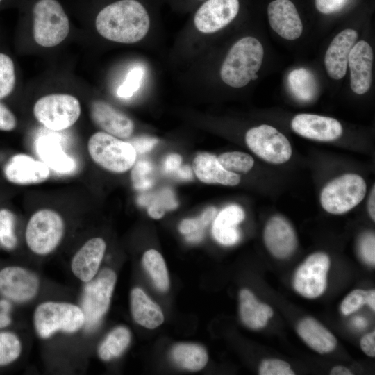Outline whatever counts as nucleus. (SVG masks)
<instances>
[{
    "instance_id": "1",
    "label": "nucleus",
    "mask_w": 375,
    "mask_h": 375,
    "mask_svg": "<svg viewBox=\"0 0 375 375\" xmlns=\"http://www.w3.org/2000/svg\"><path fill=\"white\" fill-rule=\"evenodd\" d=\"M95 26L97 32L108 40L131 44L145 37L150 27V19L140 1L119 0L100 10Z\"/></svg>"
},
{
    "instance_id": "2",
    "label": "nucleus",
    "mask_w": 375,
    "mask_h": 375,
    "mask_svg": "<svg viewBox=\"0 0 375 375\" xmlns=\"http://www.w3.org/2000/svg\"><path fill=\"white\" fill-rule=\"evenodd\" d=\"M263 56L262 45L256 38H241L233 45L222 63V80L233 88L245 86L259 70Z\"/></svg>"
},
{
    "instance_id": "3",
    "label": "nucleus",
    "mask_w": 375,
    "mask_h": 375,
    "mask_svg": "<svg viewBox=\"0 0 375 375\" xmlns=\"http://www.w3.org/2000/svg\"><path fill=\"white\" fill-rule=\"evenodd\" d=\"M33 38L44 47L61 43L69 32V22L62 6L57 0H38L33 9Z\"/></svg>"
},
{
    "instance_id": "4",
    "label": "nucleus",
    "mask_w": 375,
    "mask_h": 375,
    "mask_svg": "<svg viewBox=\"0 0 375 375\" xmlns=\"http://www.w3.org/2000/svg\"><path fill=\"white\" fill-rule=\"evenodd\" d=\"M88 149L94 162L115 173L128 171L136 159V151L129 142L106 132L93 134L88 140Z\"/></svg>"
},
{
    "instance_id": "5",
    "label": "nucleus",
    "mask_w": 375,
    "mask_h": 375,
    "mask_svg": "<svg viewBox=\"0 0 375 375\" xmlns=\"http://www.w3.org/2000/svg\"><path fill=\"white\" fill-rule=\"evenodd\" d=\"M84 313L78 306L65 302L47 301L40 304L34 312V325L42 338L58 331L74 333L85 324Z\"/></svg>"
},
{
    "instance_id": "6",
    "label": "nucleus",
    "mask_w": 375,
    "mask_h": 375,
    "mask_svg": "<svg viewBox=\"0 0 375 375\" xmlns=\"http://www.w3.org/2000/svg\"><path fill=\"white\" fill-rule=\"evenodd\" d=\"M367 185L362 176L346 174L328 183L320 197L323 208L329 213H344L359 204L366 194Z\"/></svg>"
},
{
    "instance_id": "7",
    "label": "nucleus",
    "mask_w": 375,
    "mask_h": 375,
    "mask_svg": "<svg viewBox=\"0 0 375 375\" xmlns=\"http://www.w3.org/2000/svg\"><path fill=\"white\" fill-rule=\"evenodd\" d=\"M81 109L79 101L67 94H51L39 99L33 113L38 121L52 131H62L74 125Z\"/></svg>"
},
{
    "instance_id": "8",
    "label": "nucleus",
    "mask_w": 375,
    "mask_h": 375,
    "mask_svg": "<svg viewBox=\"0 0 375 375\" xmlns=\"http://www.w3.org/2000/svg\"><path fill=\"white\" fill-rule=\"evenodd\" d=\"M65 230L61 216L51 209H42L30 218L25 233L28 248L35 253L45 255L60 243Z\"/></svg>"
},
{
    "instance_id": "9",
    "label": "nucleus",
    "mask_w": 375,
    "mask_h": 375,
    "mask_svg": "<svg viewBox=\"0 0 375 375\" xmlns=\"http://www.w3.org/2000/svg\"><path fill=\"white\" fill-rule=\"evenodd\" d=\"M117 281L115 272L104 268L97 276L87 282L81 302L84 313V325L88 329L94 328L107 312Z\"/></svg>"
},
{
    "instance_id": "10",
    "label": "nucleus",
    "mask_w": 375,
    "mask_h": 375,
    "mask_svg": "<svg viewBox=\"0 0 375 375\" xmlns=\"http://www.w3.org/2000/svg\"><path fill=\"white\" fill-rule=\"evenodd\" d=\"M245 140L254 153L271 163H284L292 156V147L288 138L269 125L262 124L249 129Z\"/></svg>"
},
{
    "instance_id": "11",
    "label": "nucleus",
    "mask_w": 375,
    "mask_h": 375,
    "mask_svg": "<svg viewBox=\"0 0 375 375\" xmlns=\"http://www.w3.org/2000/svg\"><path fill=\"white\" fill-rule=\"evenodd\" d=\"M329 266L330 260L326 253L318 252L310 255L295 272L294 290L308 299L322 295L327 286Z\"/></svg>"
},
{
    "instance_id": "12",
    "label": "nucleus",
    "mask_w": 375,
    "mask_h": 375,
    "mask_svg": "<svg viewBox=\"0 0 375 375\" xmlns=\"http://www.w3.org/2000/svg\"><path fill=\"white\" fill-rule=\"evenodd\" d=\"M39 285L38 276L25 268L9 266L0 270V294L8 301H28L37 294Z\"/></svg>"
},
{
    "instance_id": "13",
    "label": "nucleus",
    "mask_w": 375,
    "mask_h": 375,
    "mask_svg": "<svg viewBox=\"0 0 375 375\" xmlns=\"http://www.w3.org/2000/svg\"><path fill=\"white\" fill-rule=\"evenodd\" d=\"M239 7V0H208L197 10L194 26L203 33L217 32L234 19Z\"/></svg>"
},
{
    "instance_id": "14",
    "label": "nucleus",
    "mask_w": 375,
    "mask_h": 375,
    "mask_svg": "<svg viewBox=\"0 0 375 375\" xmlns=\"http://www.w3.org/2000/svg\"><path fill=\"white\" fill-rule=\"evenodd\" d=\"M6 178L17 185L42 183L50 175L49 166L30 156L18 153L12 156L3 167Z\"/></svg>"
},
{
    "instance_id": "15",
    "label": "nucleus",
    "mask_w": 375,
    "mask_h": 375,
    "mask_svg": "<svg viewBox=\"0 0 375 375\" xmlns=\"http://www.w3.org/2000/svg\"><path fill=\"white\" fill-rule=\"evenodd\" d=\"M291 126L299 135L319 141H332L342 133V127L335 119L314 114H299Z\"/></svg>"
},
{
    "instance_id": "16",
    "label": "nucleus",
    "mask_w": 375,
    "mask_h": 375,
    "mask_svg": "<svg viewBox=\"0 0 375 375\" xmlns=\"http://www.w3.org/2000/svg\"><path fill=\"white\" fill-rule=\"evenodd\" d=\"M373 52L365 40L356 43L351 48L348 64L350 69L351 90L358 94L367 92L372 83Z\"/></svg>"
},
{
    "instance_id": "17",
    "label": "nucleus",
    "mask_w": 375,
    "mask_h": 375,
    "mask_svg": "<svg viewBox=\"0 0 375 375\" xmlns=\"http://www.w3.org/2000/svg\"><path fill=\"white\" fill-rule=\"evenodd\" d=\"M272 28L281 37L294 40L300 37L303 25L296 7L290 0H275L267 8Z\"/></svg>"
},
{
    "instance_id": "18",
    "label": "nucleus",
    "mask_w": 375,
    "mask_h": 375,
    "mask_svg": "<svg viewBox=\"0 0 375 375\" xmlns=\"http://www.w3.org/2000/svg\"><path fill=\"white\" fill-rule=\"evenodd\" d=\"M90 115L99 127L116 138H128L133 132V121L103 101L97 100L92 102Z\"/></svg>"
},
{
    "instance_id": "19",
    "label": "nucleus",
    "mask_w": 375,
    "mask_h": 375,
    "mask_svg": "<svg viewBox=\"0 0 375 375\" xmlns=\"http://www.w3.org/2000/svg\"><path fill=\"white\" fill-rule=\"evenodd\" d=\"M265 245L278 258L291 255L297 246V238L290 224L283 217L274 216L266 224L264 231Z\"/></svg>"
},
{
    "instance_id": "20",
    "label": "nucleus",
    "mask_w": 375,
    "mask_h": 375,
    "mask_svg": "<svg viewBox=\"0 0 375 375\" xmlns=\"http://www.w3.org/2000/svg\"><path fill=\"white\" fill-rule=\"evenodd\" d=\"M357 38L356 31L347 28L338 33L332 40L324 58L326 72L331 78L339 80L344 76L349 53Z\"/></svg>"
},
{
    "instance_id": "21",
    "label": "nucleus",
    "mask_w": 375,
    "mask_h": 375,
    "mask_svg": "<svg viewBox=\"0 0 375 375\" xmlns=\"http://www.w3.org/2000/svg\"><path fill=\"white\" fill-rule=\"evenodd\" d=\"M106 248V242L101 238H94L87 241L72 260L73 274L84 283L92 280L97 275Z\"/></svg>"
},
{
    "instance_id": "22",
    "label": "nucleus",
    "mask_w": 375,
    "mask_h": 375,
    "mask_svg": "<svg viewBox=\"0 0 375 375\" xmlns=\"http://www.w3.org/2000/svg\"><path fill=\"white\" fill-rule=\"evenodd\" d=\"M193 169L197 177L205 183L233 186L240 182L238 174L225 170L211 153H199L194 159Z\"/></svg>"
},
{
    "instance_id": "23",
    "label": "nucleus",
    "mask_w": 375,
    "mask_h": 375,
    "mask_svg": "<svg viewBox=\"0 0 375 375\" xmlns=\"http://www.w3.org/2000/svg\"><path fill=\"white\" fill-rule=\"evenodd\" d=\"M245 217L243 209L237 205H231L216 216L212 224V235L221 244L231 246L240 239V232L238 225Z\"/></svg>"
},
{
    "instance_id": "24",
    "label": "nucleus",
    "mask_w": 375,
    "mask_h": 375,
    "mask_svg": "<svg viewBox=\"0 0 375 375\" xmlns=\"http://www.w3.org/2000/svg\"><path fill=\"white\" fill-rule=\"evenodd\" d=\"M131 309L135 322L145 328H155L164 321L160 306L140 288H135L131 291Z\"/></svg>"
},
{
    "instance_id": "25",
    "label": "nucleus",
    "mask_w": 375,
    "mask_h": 375,
    "mask_svg": "<svg viewBox=\"0 0 375 375\" xmlns=\"http://www.w3.org/2000/svg\"><path fill=\"white\" fill-rule=\"evenodd\" d=\"M297 332L310 348L321 354L332 351L337 345L335 336L312 318L302 319L297 326Z\"/></svg>"
},
{
    "instance_id": "26",
    "label": "nucleus",
    "mask_w": 375,
    "mask_h": 375,
    "mask_svg": "<svg viewBox=\"0 0 375 375\" xmlns=\"http://www.w3.org/2000/svg\"><path fill=\"white\" fill-rule=\"evenodd\" d=\"M240 315L242 322L249 328L258 329L267 324L273 315L271 307L258 301L254 294L247 289L240 292Z\"/></svg>"
},
{
    "instance_id": "27",
    "label": "nucleus",
    "mask_w": 375,
    "mask_h": 375,
    "mask_svg": "<svg viewBox=\"0 0 375 375\" xmlns=\"http://www.w3.org/2000/svg\"><path fill=\"white\" fill-rule=\"evenodd\" d=\"M171 356L178 366L193 372L201 370L208 362L206 349L195 344H177L172 347Z\"/></svg>"
},
{
    "instance_id": "28",
    "label": "nucleus",
    "mask_w": 375,
    "mask_h": 375,
    "mask_svg": "<svg viewBox=\"0 0 375 375\" xmlns=\"http://www.w3.org/2000/svg\"><path fill=\"white\" fill-rule=\"evenodd\" d=\"M288 83L291 93L301 101H311L317 95V79L313 73L306 68L292 70L288 75Z\"/></svg>"
},
{
    "instance_id": "29",
    "label": "nucleus",
    "mask_w": 375,
    "mask_h": 375,
    "mask_svg": "<svg viewBox=\"0 0 375 375\" xmlns=\"http://www.w3.org/2000/svg\"><path fill=\"white\" fill-rule=\"evenodd\" d=\"M38 150L45 163L56 172L69 173L75 168L74 160L63 151L60 144L52 139H41Z\"/></svg>"
},
{
    "instance_id": "30",
    "label": "nucleus",
    "mask_w": 375,
    "mask_h": 375,
    "mask_svg": "<svg viewBox=\"0 0 375 375\" xmlns=\"http://www.w3.org/2000/svg\"><path fill=\"white\" fill-rule=\"evenodd\" d=\"M138 202L147 207L149 215L153 219L162 217L166 210L175 209L178 206L174 194L169 188L142 194L139 197Z\"/></svg>"
},
{
    "instance_id": "31",
    "label": "nucleus",
    "mask_w": 375,
    "mask_h": 375,
    "mask_svg": "<svg viewBox=\"0 0 375 375\" xmlns=\"http://www.w3.org/2000/svg\"><path fill=\"white\" fill-rule=\"evenodd\" d=\"M131 342V333L124 326L114 328L106 336L98 349L99 358L108 361L119 356Z\"/></svg>"
},
{
    "instance_id": "32",
    "label": "nucleus",
    "mask_w": 375,
    "mask_h": 375,
    "mask_svg": "<svg viewBox=\"0 0 375 375\" xmlns=\"http://www.w3.org/2000/svg\"><path fill=\"white\" fill-rule=\"evenodd\" d=\"M142 265L156 288L160 292H166L169 287V278L162 255L155 249H149L142 256Z\"/></svg>"
},
{
    "instance_id": "33",
    "label": "nucleus",
    "mask_w": 375,
    "mask_h": 375,
    "mask_svg": "<svg viewBox=\"0 0 375 375\" xmlns=\"http://www.w3.org/2000/svg\"><path fill=\"white\" fill-rule=\"evenodd\" d=\"M217 160L225 170L235 174L246 173L254 164L251 156L240 151L224 153L218 156Z\"/></svg>"
},
{
    "instance_id": "34",
    "label": "nucleus",
    "mask_w": 375,
    "mask_h": 375,
    "mask_svg": "<svg viewBox=\"0 0 375 375\" xmlns=\"http://www.w3.org/2000/svg\"><path fill=\"white\" fill-rule=\"evenodd\" d=\"M22 351L19 338L11 332H0V366L8 365L15 361Z\"/></svg>"
},
{
    "instance_id": "35",
    "label": "nucleus",
    "mask_w": 375,
    "mask_h": 375,
    "mask_svg": "<svg viewBox=\"0 0 375 375\" xmlns=\"http://www.w3.org/2000/svg\"><path fill=\"white\" fill-rule=\"evenodd\" d=\"M15 85L14 63L7 55L0 53V99L8 97Z\"/></svg>"
},
{
    "instance_id": "36",
    "label": "nucleus",
    "mask_w": 375,
    "mask_h": 375,
    "mask_svg": "<svg viewBox=\"0 0 375 375\" xmlns=\"http://www.w3.org/2000/svg\"><path fill=\"white\" fill-rule=\"evenodd\" d=\"M17 242L15 233V217L7 209L0 210V244L7 249H14Z\"/></svg>"
},
{
    "instance_id": "37",
    "label": "nucleus",
    "mask_w": 375,
    "mask_h": 375,
    "mask_svg": "<svg viewBox=\"0 0 375 375\" xmlns=\"http://www.w3.org/2000/svg\"><path fill=\"white\" fill-rule=\"evenodd\" d=\"M216 215L217 208L213 206L208 207L199 217L183 219L178 226V230L185 235L194 232L203 231V229L215 218Z\"/></svg>"
},
{
    "instance_id": "38",
    "label": "nucleus",
    "mask_w": 375,
    "mask_h": 375,
    "mask_svg": "<svg viewBox=\"0 0 375 375\" xmlns=\"http://www.w3.org/2000/svg\"><path fill=\"white\" fill-rule=\"evenodd\" d=\"M153 165L147 160H139L131 171L133 187L138 190H146L153 184Z\"/></svg>"
},
{
    "instance_id": "39",
    "label": "nucleus",
    "mask_w": 375,
    "mask_h": 375,
    "mask_svg": "<svg viewBox=\"0 0 375 375\" xmlns=\"http://www.w3.org/2000/svg\"><path fill=\"white\" fill-rule=\"evenodd\" d=\"M144 74V70L141 67H135L130 70L117 89V95L124 99L131 97L140 88Z\"/></svg>"
},
{
    "instance_id": "40",
    "label": "nucleus",
    "mask_w": 375,
    "mask_h": 375,
    "mask_svg": "<svg viewBox=\"0 0 375 375\" xmlns=\"http://www.w3.org/2000/svg\"><path fill=\"white\" fill-rule=\"evenodd\" d=\"M260 375H294L290 365L279 359H267L262 362L259 368Z\"/></svg>"
},
{
    "instance_id": "41",
    "label": "nucleus",
    "mask_w": 375,
    "mask_h": 375,
    "mask_svg": "<svg viewBox=\"0 0 375 375\" xmlns=\"http://www.w3.org/2000/svg\"><path fill=\"white\" fill-rule=\"evenodd\" d=\"M367 291L357 289L349 293L341 304V311L345 315H349L363 305L366 304Z\"/></svg>"
},
{
    "instance_id": "42",
    "label": "nucleus",
    "mask_w": 375,
    "mask_h": 375,
    "mask_svg": "<svg viewBox=\"0 0 375 375\" xmlns=\"http://www.w3.org/2000/svg\"><path fill=\"white\" fill-rule=\"evenodd\" d=\"M375 238L372 233L366 234L360 242V252L364 260L370 265L375 263Z\"/></svg>"
},
{
    "instance_id": "43",
    "label": "nucleus",
    "mask_w": 375,
    "mask_h": 375,
    "mask_svg": "<svg viewBox=\"0 0 375 375\" xmlns=\"http://www.w3.org/2000/svg\"><path fill=\"white\" fill-rule=\"evenodd\" d=\"M17 125L14 114L0 102V131H10Z\"/></svg>"
},
{
    "instance_id": "44",
    "label": "nucleus",
    "mask_w": 375,
    "mask_h": 375,
    "mask_svg": "<svg viewBox=\"0 0 375 375\" xmlns=\"http://www.w3.org/2000/svg\"><path fill=\"white\" fill-rule=\"evenodd\" d=\"M158 140L149 136H141L131 140L129 143L133 147L136 153H144L149 151L157 144Z\"/></svg>"
},
{
    "instance_id": "45",
    "label": "nucleus",
    "mask_w": 375,
    "mask_h": 375,
    "mask_svg": "<svg viewBox=\"0 0 375 375\" xmlns=\"http://www.w3.org/2000/svg\"><path fill=\"white\" fill-rule=\"evenodd\" d=\"M347 0H315L317 9L322 13L330 14L340 10Z\"/></svg>"
},
{
    "instance_id": "46",
    "label": "nucleus",
    "mask_w": 375,
    "mask_h": 375,
    "mask_svg": "<svg viewBox=\"0 0 375 375\" xmlns=\"http://www.w3.org/2000/svg\"><path fill=\"white\" fill-rule=\"evenodd\" d=\"M182 162L181 156L178 153L169 154L165 159L163 169L167 174H175L181 167Z\"/></svg>"
},
{
    "instance_id": "47",
    "label": "nucleus",
    "mask_w": 375,
    "mask_h": 375,
    "mask_svg": "<svg viewBox=\"0 0 375 375\" xmlns=\"http://www.w3.org/2000/svg\"><path fill=\"white\" fill-rule=\"evenodd\" d=\"M360 347L370 357L375 356V332L365 335L360 340Z\"/></svg>"
},
{
    "instance_id": "48",
    "label": "nucleus",
    "mask_w": 375,
    "mask_h": 375,
    "mask_svg": "<svg viewBox=\"0 0 375 375\" xmlns=\"http://www.w3.org/2000/svg\"><path fill=\"white\" fill-rule=\"evenodd\" d=\"M11 310V304L6 299L0 300V328L9 326L11 323L10 312Z\"/></svg>"
},
{
    "instance_id": "49",
    "label": "nucleus",
    "mask_w": 375,
    "mask_h": 375,
    "mask_svg": "<svg viewBox=\"0 0 375 375\" xmlns=\"http://www.w3.org/2000/svg\"><path fill=\"white\" fill-rule=\"evenodd\" d=\"M174 175L176 178L183 181H190L192 178V170L188 165L180 167L175 172Z\"/></svg>"
},
{
    "instance_id": "50",
    "label": "nucleus",
    "mask_w": 375,
    "mask_h": 375,
    "mask_svg": "<svg viewBox=\"0 0 375 375\" xmlns=\"http://www.w3.org/2000/svg\"><path fill=\"white\" fill-rule=\"evenodd\" d=\"M375 188L373 187L368 201V210L372 219H375Z\"/></svg>"
},
{
    "instance_id": "51",
    "label": "nucleus",
    "mask_w": 375,
    "mask_h": 375,
    "mask_svg": "<svg viewBox=\"0 0 375 375\" xmlns=\"http://www.w3.org/2000/svg\"><path fill=\"white\" fill-rule=\"evenodd\" d=\"M331 375H351V372L344 366H335L331 372Z\"/></svg>"
},
{
    "instance_id": "52",
    "label": "nucleus",
    "mask_w": 375,
    "mask_h": 375,
    "mask_svg": "<svg viewBox=\"0 0 375 375\" xmlns=\"http://www.w3.org/2000/svg\"><path fill=\"white\" fill-rule=\"evenodd\" d=\"M203 231H198L186 235L185 239L190 242H198L203 239Z\"/></svg>"
},
{
    "instance_id": "53",
    "label": "nucleus",
    "mask_w": 375,
    "mask_h": 375,
    "mask_svg": "<svg viewBox=\"0 0 375 375\" xmlns=\"http://www.w3.org/2000/svg\"><path fill=\"white\" fill-rule=\"evenodd\" d=\"M366 304L373 310H375V290L367 291Z\"/></svg>"
},
{
    "instance_id": "54",
    "label": "nucleus",
    "mask_w": 375,
    "mask_h": 375,
    "mask_svg": "<svg viewBox=\"0 0 375 375\" xmlns=\"http://www.w3.org/2000/svg\"><path fill=\"white\" fill-rule=\"evenodd\" d=\"M354 324L358 327L363 328L367 325L366 320L362 317H357L354 319Z\"/></svg>"
},
{
    "instance_id": "55",
    "label": "nucleus",
    "mask_w": 375,
    "mask_h": 375,
    "mask_svg": "<svg viewBox=\"0 0 375 375\" xmlns=\"http://www.w3.org/2000/svg\"><path fill=\"white\" fill-rule=\"evenodd\" d=\"M1 1V0H0V1Z\"/></svg>"
}]
</instances>
